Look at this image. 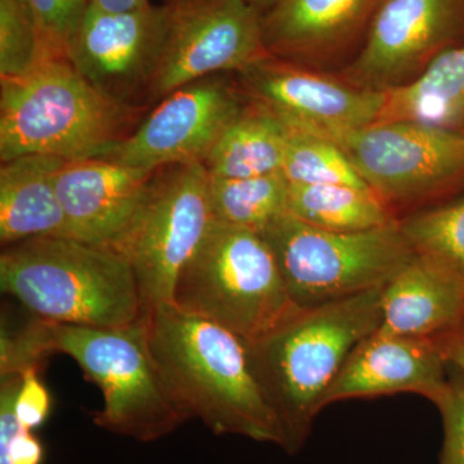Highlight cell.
<instances>
[{"label": "cell", "instance_id": "30bf717a", "mask_svg": "<svg viewBox=\"0 0 464 464\" xmlns=\"http://www.w3.org/2000/svg\"><path fill=\"white\" fill-rule=\"evenodd\" d=\"M166 41L151 102L183 85L237 72L268 56L262 16L246 0H163Z\"/></svg>", "mask_w": 464, "mask_h": 464}, {"label": "cell", "instance_id": "ffe728a7", "mask_svg": "<svg viewBox=\"0 0 464 464\" xmlns=\"http://www.w3.org/2000/svg\"><path fill=\"white\" fill-rule=\"evenodd\" d=\"M288 134L289 127L279 116L248 100L226 128L204 166L209 176L219 179L282 172Z\"/></svg>", "mask_w": 464, "mask_h": 464}, {"label": "cell", "instance_id": "603a6c76", "mask_svg": "<svg viewBox=\"0 0 464 464\" xmlns=\"http://www.w3.org/2000/svg\"><path fill=\"white\" fill-rule=\"evenodd\" d=\"M216 221L261 232L288 215L289 182L283 172L246 179L209 176Z\"/></svg>", "mask_w": 464, "mask_h": 464}, {"label": "cell", "instance_id": "5b68a950", "mask_svg": "<svg viewBox=\"0 0 464 464\" xmlns=\"http://www.w3.org/2000/svg\"><path fill=\"white\" fill-rule=\"evenodd\" d=\"M0 289L45 322L121 326L143 315L127 259L109 246L72 237H38L5 246Z\"/></svg>", "mask_w": 464, "mask_h": 464}, {"label": "cell", "instance_id": "44dd1931", "mask_svg": "<svg viewBox=\"0 0 464 464\" xmlns=\"http://www.w3.org/2000/svg\"><path fill=\"white\" fill-rule=\"evenodd\" d=\"M464 132V43L445 51L411 83L386 92L380 121Z\"/></svg>", "mask_w": 464, "mask_h": 464}, {"label": "cell", "instance_id": "8fae6325", "mask_svg": "<svg viewBox=\"0 0 464 464\" xmlns=\"http://www.w3.org/2000/svg\"><path fill=\"white\" fill-rule=\"evenodd\" d=\"M246 101L237 78L198 79L159 101L136 130L101 159L150 170L204 164Z\"/></svg>", "mask_w": 464, "mask_h": 464}, {"label": "cell", "instance_id": "4316f807", "mask_svg": "<svg viewBox=\"0 0 464 464\" xmlns=\"http://www.w3.org/2000/svg\"><path fill=\"white\" fill-rule=\"evenodd\" d=\"M32 8L43 61L67 60L76 34L91 7V0H27ZM69 61V60H67Z\"/></svg>", "mask_w": 464, "mask_h": 464}, {"label": "cell", "instance_id": "277c9868", "mask_svg": "<svg viewBox=\"0 0 464 464\" xmlns=\"http://www.w3.org/2000/svg\"><path fill=\"white\" fill-rule=\"evenodd\" d=\"M142 109L116 102L67 60L0 79V161L23 155L102 158L140 124Z\"/></svg>", "mask_w": 464, "mask_h": 464}, {"label": "cell", "instance_id": "7a4b0ae2", "mask_svg": "<svg viewBox=\"0 0 464 464\" xmlns=\"http://www.w3.org/2000/svg\"><path fill=\"white\" fill-rule=\"evenodd\" d=\"M150 347L174 398L215 435L285 450L282 420L253 362L249 342L206 317L160 304L143 314Z\"/></svg>", "mask_w": 464, "mask_h": 464}, {"label": "cell", "instance_id": "4fadbf2b", "mask_svg": "<svg viewBox=\"0 0 464 464\" xmlns=\"http://www.w3.org/2000/svg\"><path fill=\"white\" fill-rule=\"evenodd\" d=\"M166 32L163 5L106 12L91 5L67 60L101 93L143 110L151 102Z\"/></svg>", "mask_w": 464, "mask_h": 464}, {"label": "cell", "instance_id": "7c38bea8", "mask_svg": "<svg viewBox=\"0 0 464 464\" xmlns=\"http://www.w3.org/2000/svg\"><path fill=\"white\" fill-rule=\"evenodd\" d=\"M464 43V0H384L362 50L338 70L348 83L389 92L411 83Z\"/></svg>", "mask_w": 464, "mask_h": 464}, {"label": "cell", "instance_id": "2e32d148", "mask_svg": "<svg viewBox=\"0 0 464 464\" xmlns=\"http://www.w3.org/2000/svg\"><path fill=\"white\" fill-rule=\"evenodd\" d=\"M448 365L433 338L374 332L353 348L326 391L323 408L398 393H415L432 402L447 386Z\"/></svg>", "mask_w": 464, "mask_h": 464}, {"label": "cell", "instance_id": "ac0fdd59", "mask_svg": "<svg viewBox=\"0 0 464 464\" xmlns=\"http://www.w3.org/2000/svg\"><path fill=\"white\" fill-rule=\"evenodd\" d=\"M378 331L433 338L464 320V283L431 259L414 258L382 289Z\"/></svg>", "mask_w": 464, "mask_h": 464}, {"label": "cell", "instance_id": "3957f363", "mask_svg": "<svg viewBox=\"0 0 464 464\" xmlns=\"http://www.w3.org/2000/svg\"><path fill=\"white\" fill-rule=\"evenodd\" d=\"M382 289L298 307L249 343L259 381L282 420L286 453L304 447L348 356L380 328Z\"/></svg>", "mask_w": 464, "mask_h": 464}, {"label": "cell", "instance_id": "d6a6232c", "mask_svg": "<svg viewBox=\"0 0 464 464\" xmlns=\"http://www.w3.org/2000/svg\"><path fill=\"white\" fill-rule=\"evenodd\" d=\"M256 11L258 12L261 16L270 12L271 9L276 7L282 0H246Z\"/></svg>", "mask_w": 464, "mask_h": 464}, {"label": "cell", "instance_id": "e0dca14e", "mask_svg": "<svg viewBox=\"0 0 464 464\" xmlns=\"http://www.w3.org/2000/svg\"><path fill=\"white\" fill-rule=\"evenodd\" d=\"M155 172L101 158L66 161L56 173V188L72 237L111 246L132 219Z\"/></svg>", "mask_w": 464, "mask_h": 464}, {"label": "cell", "instance_id": "4dcf8cb0", "mask_svg": "<svg viewBox=\"0 0 464 464\" xmlns=\"http://www.w3.org/2000/svg\"><path fill=\"white\" fill-rule=\"evenodd\" d=\"M433 340L438 343L448 364L453 365L464 374V320L450 331L436 335Z\"/></svg>", "mask_w": 464, "mask_h": 464}, {"label": "cell", "instance_id": "7402d4cb", "mask_svg": "<svg viewBox=\"0 0 464 464\" xmlns=\"http://www.w3.org/2000/svg\"><path fill=\"white\" fill-rule=\"evenodd\" d=\"M288 215L323 230H372L398 221L399 217L372 188L346 185H292Z\"/></svg>", "mask_w": 464, "mask_h": 464}, {"label": "cell", "instance_id": "d4e9b609", "mask_svg": "<svg viewBox=\"0 0 464 464\" xmlns=\"http://www.w3.org/2000/svg\"><path fill=\"white\" fill-rule=\"evenodd\" d=\"M282 172L292 185L371 188L337 145L325 137L292 127H289Z\"/></svg>", "mask_w": 464, "mask_h": 464}, {"label": "cell", "instance_id": "9c48e42d", "mask_svg": "<svg viewBox=\"0 0 464 464\" xmlns=\"http://www.w3.org/2000/svg\"><path fill=\"white\" fill-rule=\"evenodd\" d=\"M310 133L337 145L396 216L464 183V132L392 121Z\"/></svg>", "mask_w": 464, "mask_h": 464}, {"label": "cell", "instance_id": "cb8c5ba5", "mask_svg": "<svg viewBox=\"0 0 464 464\" xmlns=\"http://www.w3.org/2000/svg\"><path fill=\"white\" fill-rule=\"evenodd\" d=\"M415 255L431 259L464 283V197L399 218Z\"/></svg>", "mask_w": 464, "mask_h": 464}, {"label": "cell", "instance_id": "8992f818", "mask_svg": "<svg viewBox=\"0 0 464 464\" xmlns=\"http://www.w3.org/2000/svg\"><path fill=\"white\" fill-rule=\"evenodd\" d=\"M172 304L249 343L298 308L262 235L217 221L179 273Z\"/></svg>", "mask_w": 464, "mask_h": 464}, {"label": "cell", "instance_id": "ba28073f", "mask_svg": "<svg viewBox=\"0 0 464 464\" xmlns=\"http://www.w3.org/2000/svg\"><path fill=\"white\" fill-rule=\"evenodd\" d=\"M215 224L204 164L157 169L130 224L109 246L132 267L143 314L172 304L179 273Z\"/></svg>", "mask_w": 464, "mask_h": 464}, {"label": "cell", "instance_id": "6da1fadb", "mask_svg": "<svg viewBox=\"0 0 464 464\" xmlns=\"http://www.w3.org/2000/svg\"><path fill=\"white\" fill-rule=\"evenodd\" d=\"M53 353L74 359L102 392L103 408L93 417L100 429L149 442L190 420L159 368L143 316L121 326L72 325L38 317L17 333L3 326V371H41Z\"/></svg>", "mask_w": 464, "mask_h": 464}, {"label": "cell", "instance_id": "52a82bcc", "mask_svg": "<svg viewBox=\"0 0 464 464\" xmlns=\"http://www.w3.org/2000/svg\"><path fill=\"white\" fill-rule=\"evenodd\" d=\"M259 234L273 250L298 307L384 288L415 256L399 219L372 230L341 232L285 215Z\"/></svg>", "mask_w": 464, "mask_h": 464}, {"label": "cell", "instance_id": "d6986e66", "mask_svg": "<svg viewBox=\"0 0 464 464\" xmlns=\"http://www.w3.org/2000/svg\"><path fill=\"white\" fill-rule=\"evenodd\" d=\"M53 155H23L0 166L2 248L38 237H72L58 198L56 173L66 163Z\"/></svg>", "mask_w": 464, "mask_h": 464}, {"label": "cell", "instance_id": "5bb4252c", "mask_svg": "<svg viewBox=\"0 0 464 464\" xmlns=\"http://www.w3.org/2000/svg\"><path fill=\"white\" fill-rule=\"evenodd\" d=\"M244 96L295 130L320 132L377 123L386 92L362 90L337 72L266 56L235 72Z\"/></svg>", "mask_w": 464, "mask_h": 464}, {"label": "cell", "instance_id": "83f0119b", "mask_svg": "<svg viewBox=\"0 0 464 464\" xmlns=\"http://www.w3.org/2000/svg\"><path fill=\"white\" fill-rule=\"evenodd\" d=\"M0 377V464H41V441L32 431L21 427L14 409L23 375L3 374Z\"/></svg>", "mask_w": 464, "mask_h": 464}, {"label": "cell", "instance_id": "484cf974", "mask_svg": "<svg viewBox=\"0 0 464 464\" xmlns=\"http://www.w3.org/2000/svg\"><path fill=\"white\" fill-rule=\"evenodd\" d=\"M41 63V38L29 2L0 0V79L25 75Z\"/></svg>", "mask_w": 464, "mask_h": 464}, {"label": "cell", "instance_id": "f1b7e54d", "mask_svg": "<svg viewBox=\"0 0 464 464\" xmlns=\"http://www.w3.org/2000/svg\"><path fill=\"white\" fill-rule=\"evenodd\" d=\"M432 404L441 415L444 430L439 464H464V374L449 377Z\"/></svg>", "mask_w": 464, "mask_h": 464}, {"label": "cell", "instance_id": "9a60e30c", "mask_svg": "<svg viewBox=\"0 0 464 464\" xmlns=\"http://www.w3.org/2000/svg\"><path fill=\"white\" fill-rule=\"evenodd\" d=\"M384 0H282L262 16L271 56L338 72L362 50Z\"/></svg>", "mask_w": 464, "mask_h": 464}, {"label": "cell", "instance_id": "1f68e13d", "mask_svg": "<svg viewBox=\"0 0 464 464\" xmlns=\"http://www.w3.org/2000/svg\"><path fill=\"white\" fill-rule=\"evenodd\" d=\"M91 5L106 12H127L148 7L150 0H91Z\"/></svg>", "mask_w": 464, "mask_h": 464}, {"label": "cell", "instance_id": "f546056e", "mask_svg": "<svg viewBox=\"0 0 464 464\" xmlns=\"http://www.w3.org/2000/svg\"><path fill=\"white\" fill-rule=\"evenodd\" d=\"M18 423L27 431L38 429L47 420L51 411V396L39 380V371H27L16 399Z\"/></svg>", "mask_w": 464, "mask_h": 464}]
</instances>
